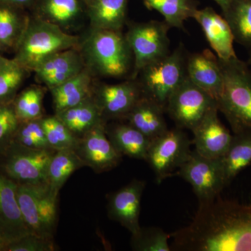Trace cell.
<instances>
[{"instance_id":"52a82bcc","label":"cell","mask_w":251,"mask_h":251,"mask_svg":"<svg viewBox=\"0 0 251 251\" xmlns=\"http://www.w3.org/2000/svg\"><path fill=\"white\" fill-rule=\"evenodd\" d=\"M191 145L186 133L178 127L168 129L151 141L145 161L154 173L158 184L179 170L192 151Z\"/></svg>"},{"instance_id":"5b68a950","label":"cell","mask_w":251,"mask_h":251,"mask_svg":"<svg viewBox=\"0 0 251 251\" xmlns=\"http://www.w3.org/2000/svg\"><path fill=\"white\" fill-rule=\"evenodd\" d=\"M55 150H35L13 142L0 156V171L18 184L48 182V170Z\"/></svg>"},{"instance_id":"7402d4cb","label":"cell","mask_w":251,"mask_h":251,"mask_svg":"<svg viewBox=\"0 0 251 251\" xmlns=\"http://www.w3.org/2000/svg\"><path fill=\"white\" fill-rule=\"evenodd\" d=\"M220 160L226 185L228 186L251 163V132L234 134L229 148Z\"/></svg>"},{"instance_id":"f546056e","label":"cell","mask_w":251,"mask_h":251,"mask_svg":"<svg viewBox=\"0 0 251 251\" xmlns=\"http://www.w3.org/2000/svg\"><path fill=\"white\" fill-rule=\"evenodd\" d=\"M41 125L52 150H75L80 138L75 136L57 116L42 117Z\"/></svg>"},{"instance_id":"8fae6325","label":"cell","mask_w":251,"mask_h":251,"mask_svg":"<svg viewBox=\"0 0 251 251\" xmlns=\"http://www.w3.org/2000/svg\"><path fill=\"white\" fill-rule=\"evenodd\" d=\"M105 126L103 124L90 130L80 138L74 150L85 166L97 173L111 171L122 160V155L108 139Z\"/></svg>"},{"instance_id":"1f68e13d","label":"cell","mask_w":251,"mask_h":251,"mask_svg":"<svg viewBox=\"0 0 251 251\" xmlns=\"http://www.w3.org/2000/svg\"><path fill=\"white\" fill-rule=\"evenodd\" d=\"M27 71L14 59H10L0 69V104L12 103Z\"/></svg>"},{"instance_id":"30bf717a","label":"cell","mask_w":251,"mask_h":251,"mask_svg":"<svg viewBox=\"0 0 251 251\" xmlns=\"http://www.w3.org/2000/svg\"><path fill=\"white\" fill-rule=\"evenodd\" d=\"M170 27L165 21H152L135 25L126 36L134 56L135 75L170 52Z\"/></svg>"},{"instance_id":"3957f363","label":"cell","mask_w":251,"mask_h":251,"mask_svg":"<svg viewBox=\"0 0 251 251\" xmlns=\"http://www.w3.org/2000/svg\"><path fill=\"white\" fill-rule=\"evenodd\" d=\"M78 39L64 32L52 23H32L25 27L16 45L14 59L27 70L35 71L52 54L72 49Z\"/></svg>"},{"instance_id":"e0dca14e","label":"cell","mask_w":251,"mask_h":251,"mask_svg":"<svg viewBox=\"0 0 251 251\" xmlns=\"http://www.w3.org/2000/svg\"><path fill=\"white\" fill-rule=\"evenodd\" d=\"M186 74L193 83L217 101L222 93L224 77L215 54L206 49L190 54L186 59Z\"/></svg>"},{"instance_id":"cb8c5ba5","label":"cell","mask_w":251,"mask_h":251,"mask_svg":"<svg viewBox=\"0 0 251 251\" xmlns=\"http://www.w3.org/2000/svg\"><path fill=\"white\" fill-rule=\"evenodd\" d=\"M223 16L233 34L234 42L251 48V0H231Z\"/></svg>"},{"instance_id":"5bb4252c","label":"cell","mask_w":251,"mask_h":251,"mask_svg":"<svg viewBox=\"0 0 251 251\" xmlns=\"http://www.w3.org/2000/svg\"><path fill=\"white\" fill-rule=\"evenodd\" d=\"M17 186L0 171V236L6 245L30 234L18 205Z\"/></svg>"},{"instance_id":"4fadbf2b","label":"cell","mask_w":251,"mask_h":251,"mask_svg":"<svg viewBox=\"0 0 251 251\" xmlns=\"http://www.w3.org/2000/svg\"><path fill=\"white\" fill-rule=\"evenodd\" d=\"M145 186V181L134 179L108 198L109 217L128 229L131 234L136 233L141 228L140 207Z\"/></svg>"},{"instance_id":"44dd1931","label":"cell","mask_w":251,"mask_h":251,"mask_svg":"<svg viewBox=\"0 0 251 251\" xmlns=\"http://www.w3.org/2000/svg\"><path fill=\"white\" fill-rule=\"evenodd\" d=\"M55 115L78 138L97 126L105 125L100 109L92 97Z\"/></svg>"},{"instance_id":"836d02e7","label":"cell","mask_w":251,"mask_h":251,"mask_svg":"<svg viewBox=\"0 0 251 251\" xmlns=\"http://www.w3.org/2000/svg\"><path fill=\"white\" fill-rule=\"evenodd\" d=\"M41 119L20 122L14 142L28 148L52 150L48 143Z\"/></svg>"},{"instance_id":"9c48e42d","label":"cell","mask_w":251,"mask_h":251,"mask_svg":"<svg viewBox=\"0 0 251 251\" xmlns=\"http://www.w3.org/2000/svg\"><path fill=\"white\" fill-rule=\"evenodd\" d=\"M215 105H217L216 100L186 75L170 97L166 112L176 127L192 131Z\"/></svg>"},{"instance_id":"ac0fdd59","label":"cell","mask_w":251,"mask_h":251,"mask_svg":"<svg viewBox=\"0 0 251 251\" xmlns=\"http://www.w3.org/2000/svg\"><path fill=\"white\" fill-rule=\"evenodd\" d=\"M80 57L75 51L66 50L41 62L34 72L50 89L62 85L81 72Z\"/></svg>"},{"instance_id":"2e32d148","label":"cell","mask_w":251,"mask_h":251,"mask_svg":"<svg viewBox=\"0 0 251 251\" xmlns=\"http://www.w3.org/2000/svg\"><path fill=\"white\" fill-rule=\"evenodd\" d=\"M193 18L201 25L206 40L221 60L237 57L234 39L227 21L211 7L196 10Z\"/></svg>"},{"instance_id":"8d00e7d4","label":"cell","mask_w":251,"mask_h":251,"mask_svg":"<svg viewBox=\"0 0 251 251\" xmlns=\"http://www.w3.org/2000/svg\"><path fill=\"white\" fill-rule=\"evenodd\" d=\"M77 0H48L46 12L54 23L66 24L78 14Z\"/></svg>"},{"instance_id":"9a60e30c","label":"cell","mask_w":251,"mask_h":251,"mask_svg":"<svg viewBox=\"0 0 251 251\" xmlns=\"http://www.w3.org/2000/svg\"><path fill=\"white\" fill-rule=\"evenodd\" d=\"M143 96L138 82L128 81L103 86L97 90L94 99L105 121L106 119H125Z\"/></svg>"},{"instance_id":"7c38bea8","label":"cell","mask_w":251,"mask_h":251,"mask_svg":"<svg viewBox=\"0 0 251 251\" xmlns=\"http://www.w3.org/2000/svg\"><path fill=\"white\" fill-rule=\"evenodd\" d=\"M217 105L212 107L192 130L196 151L207 158H221L229 148L232 136L219 117Z\"/></svg>"},{"instance_id":"b9f144b4","label":"cell","mask_w":251,"mask_h":251,"mask_svg":"<svg viewBox=\"0 0 251 251\" xmlns=\"http://www.w3.org/2000/svg\"><path fill=\"white\" fill-rule=\"evenodd\" d=\"M6 246L7 245H6V243L0 236V251H6Z\"/></svg>"},{"instance_id":"ba28073f","label":"cell","mask_w":251,"mask_h":251,"mask_svg":"<svg viewBox=\"0 0 251 251\" xmlns=\"http://www.w3.org/2000/svg\"><path fill=\"white\" fill-rule=\"evenodd\" d=\"M176 174L191 184L199 204L214 201L227 186L220 158H207L196 150L191 151Z\"/></svg>"},{"instance_id":"d6a6232c","label":"cell","mask_w":251,"mask_h":251,"mask_svg":"<svg viewBox=\"0 0 251 251\" xmlns=\"http://www.w3.org/2000/svg\"><path fill=\"white\" fill-rule=\"evenodd\" d=\"M132 250L136 251H171V235L160 227H141L131 234Z\"/></svg>"},{"instance_id":"7bdbcfd3","label":"cell","mask_w":251,"mask_h":251,"mask_svg":"<svg viewBox=\"0 0 251 251\" xmlns=\"http://www.w3.org/2000/svg\"><path fill=\"white\" fill-rule=\"evenodd\" d=\"M249 51H250V53H249V61H248V64L251 67V48L249 49Z\"/></svg>"},{"instance_id":"f35d334b","label":"cell","mask_w":251,"mask_h":251,"mask_svg":"<svg viewBox=\"0 0 251 251\" xmlns=\"http://www.w3.org/2000/svg\"><path fill=\"white\" fill-rule=\"evenodd\" d=\"M31 0H0V3L7 5H14V6H21L27 4Z\"/></svg>"},{"instance_id":"ee69618b","label":"cell","mask_w":251,"mask_h":251,"mask_svg":"<svg viewBox=\"0 0 251 251\" xmlns=\"http://www.w3.org/2000/svg\"><path fill=\"white\" fill-rule=\"evenodd\" d=\"M2 49H3L2 46H1V44H0V50H1Z\"/></svg>"},{"instance_id":"8992f818","label":"cell","mask_w":251,"mask_h":251,"mask_svg":"<svg viewBox=\"0 0 251 251\" xmlns=\"http://www.w3.org/2000/svg\"><path fill=\"white\" fill-rule=\"evenodd\" d=\"M88 52L97 70L105 76L122 77L129 70L131 49L119 30L98 29L89 41Z\"/></svg>"},{"instance_id":"484cf974","label":"cell","mask_w":251,"mask_h":251,"mask_svg":"<svg viewBox=\"0 0 251 251\" xmlns=\"http://www.w3.org/2000/svg\"><path fill=\"white\" fill-rule=\"evenodd\" d=\"M150 10H155L171 27L184 29V23L193 18L198 8L193 0H142Z\"/></svg>"},{"instance_id":"74e56055","label":"cell","mask_w":251,"mask_h":251,"mask_svg":"<svg viewBox=\"0 0 251 251\" xmlns=\"http://www.w3.org/2000/svg\"><path fill=\"white\" fill-rule=\"evenodd\" d=\"M56 246L52 239L30 233L8 244L6 251H54Z\"/></svg>"},{"instance_id":"e575fe53","label":"cell","mask_w":251,"mask_h":251,"mask_svg":"<svg viewBox=\"0 0 251 251\" xmlns=\"http://www.w3.org/2000/svg\"><path fill=\"white\" fill-rule=\"evenodd\" d=\"M25 27L14 10L6 5L0 6V44L3 48L16 46Z\"/></svg>"},{"instance_id":"60d3db41","label":"cell","mask_w":251,"mask_h":251,"mask_svg":"<svg viewBox=\"0 0 251 251\" xmlns=\"http://www.w3.org/2000/svg\"><path fill=\"white\" fill-rule=\"evenodd\" d=\"M9 60L10 59L5 58V57L0 55V69L4 67V65H6V64H7Z\"/></svg>"},{"instance_id":"83f0119b","label":"cell","mask_w":251,"mask_h":251,"mask_svg":"<svg viewBox=\"0 0 251 251\" xmlns=\"http://www.w3.org/2000/svg\"><path fill=\"white\" fill-rule=\"evenodd\" d=\"M127 0H96L92 11L98 29L120 30L125 23Z\"/></svg>"},{"instance_id":"7a4b0ae2","label":"cell","mask_w":251,"mask_h":251,"mask_svg":"<svg viewBox=\"0 0 251 251\" xmlns=\"http://www.w3.org/2000/svg\"><path fill=\"white\" fill-rule=\"evenodd\" d=\"M222 93L216 103L234 134L251 132V67L238 57L221 60Z\"/></svg>"},{"instance_id":"ab89813d","label":"cell","mask_w":251,"mask_h":251,"mask_svg":"<svg viewBox=\"0 0 251 251\" xmlns=\"http://www.w3.org/2000/svg\"><path fill=\"white\" fill-rule=\"evenodd\" d=\"M216 4L219 5L220 9H221L222 13H224L227 9V6L230 2L231 0H212Z\"/></svg>"},{"instance_id":"ffe728a7","label":"cell","mask_w":251,"mask_h":251,"mask_svg":"<svg viewBox=\"0 0 251 251\" xmlns=\"http://www.w3.org/2000/svg\"><path fill=\"white\" fill-rule=\"evenodd\" d=\"M105 133L114 148L122 156L145 161L151 140L129 124L105 126Z\"/></svg>"},{"instance_id":"603a6c76","label":"cell","mask_w":251,"mask_h":251,"mask_svg":"<svg viewBox=\"0 0 251 251\" xmlns=\"http://www.w3.org/2000/svg\"><path fill=\"white\" fill-rule=\"evenodd\" d=\"M50 91L55 114L75 106L92 97L90 77L82 72Z\"/></svg>"},{"instance_id":"6da1fadb","label":"cell","mask_w":251,"mask_h":251,"mask_svg":"<svg viewBox=\"0 0 251 251\" xmlns=\"http://www.w3.org/2000/svg\"><path fill=\"white\" fill-rule=\"evenodd\" d=\"M170 235L172 251H251V204L219 198L199 204L191 224Z\"/></svg>"},{"instance_id":"4316f807","label":"cell","mask_w":251,"mask_h":251,"mask_svg":"<svg viewBox=\"0 0 251 251\" xmlns=\"http://www.w3.org/2000/svg\"><path fill=\"white\" fill-rule=\"evenodd\" d=\"M38 186L39 185L18 184V205L23 220L30 233L51 239L46 234L39 216L38 208Z\"/></svg>"},{"instance_id":"f1b7e54d","label":"cell","mask_w":251,"mask_h":251,"mask_svg":"<svg viewBox=\"0 0 251 251\" xmlns=\"http://www.w3.org/2000/svg\"><path fill=\"white\" fill-rule=\"evenodd\" d=\"M59 191L49 184L38 186V208L43 227L48 237L54 239L57 222Z\"/></svg>"},{"instance_id":"277c9868","label":"cell","mask_w":251,"mask_h":251,"mask_svg":"<svg viewBox=\"0 0 251 251\" xmlns=\"http://www.w3.org/2000/svg\"><path fill=\"white\" fill-rule=\"evenodd\" d=\"M186 59L184 46H179L140 71L139 84L143 95L154 100L165 111L172 94L187 75Z\"/></svg>"},{"instance_id":"d6986e66","label":"cell","mask_w":251,"mask_h":251,"mask_svg":"<svg viewBox=\"0 0 251 251\" xmlns=\"http://www.w3.org/2000/svg\"><path fill=\"white\" fill-rule=\"evenodd\" d=\"M164 112L161 105L143 96L125 119L152 141L168 130Z\"/></svg>"},{"instance_id":"d4e9b609","label":"cell","mask_w":251,"mask_h":251,"mask_svg":"<svg viewBox=\"0 0 251 251\" xmlns=\"http://www.w3.org/2000/svg\"><path fill=\"white\" fill-rule=\"evenodd\" d=\"M85 167L74 150H57L50 162L48 182L55 191H60L75 171Z\"/></svg>"},{"instance_id":"4dcf8cb0","label":"cell","mask_w":251,"mask_h":251,"mask_svg":"<svg viewBox=\"0 0 251 251\" xmlns=\"http://www.w3.org/2000/svg\"><path fill=\"white\" fill-rule=\"evenodd\" d=\"M44 94L40 89L31 87L16 95L12 104L20 122L42 118Z\"/></svg>"},{"instance_id":"d590c367","label":"cell","mask_w":251,"mask_h":251,"mask_svg":"<svg viewBox=\"0 0 251 251\" xmlns=\"http://www.w3.org/2000/svg\"><path fill=\"white\" fill-rule=\"evenodd\" d=\"M20 122L12 103L0 104V156L14 142Z\"/></svg>"}]
</instances>
